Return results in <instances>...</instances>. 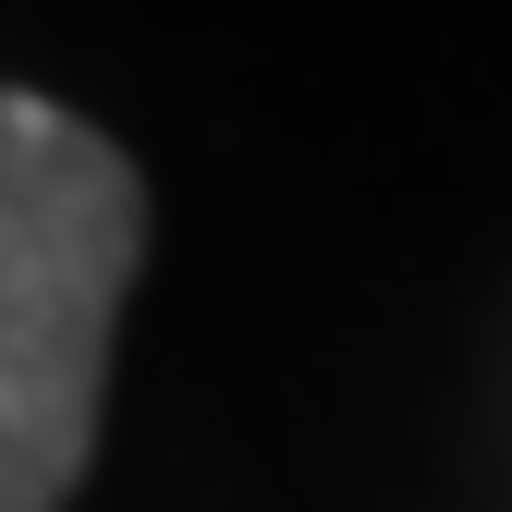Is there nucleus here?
Returning a JSON list of instances; mask_svg holds the SVG:
<instances>
[{"label": "nucleus", "instance_id": "1", "mask_svg": "<svg viewBox=\"0 0 512 512\" xmlns=\"http://www.w3.org/2000/svg\"><path fill=\"white\" fill-rule=\"evenodd\" d=\"M135 281L147 171L49 86H13L0 98V512H61L86 488Z\"/></svg>", "mask_w": 512, "mask_h": 512}]
</instances>
